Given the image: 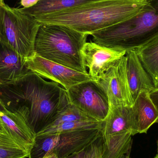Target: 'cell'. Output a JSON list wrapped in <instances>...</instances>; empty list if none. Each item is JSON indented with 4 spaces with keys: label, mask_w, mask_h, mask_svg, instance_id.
<instances>
[{
    "label": "cell",
    "mask_w": 158,
    "mask_h": 158,
    "mask_svg": "<svg viewBox=\"0 0 158 158\" xmlns=\"http://www.w3.org/2000/svg\"><path fill=\"white\" fill-rule=\"evenodd\" d=\"M125 53V51H117L93 41L86 42L81 50L85 66L88 69L87 73L94 81L101 77Z\"/></svg>",
    "instance_id": "obj_9"
},
{
    "label": "cell",
    "mask_w": 158,
    "mask_h": 158,
    "mask_svg": "<svg viewBox=\"0 0 158 158\" xmlns=\"http://www.w3.org/2000/svg\"><path fill=\"white\" fill-rule=\"evenodd\" d=\"M152 7L147 0H99L33 18L40 24L66 26L91 35Z\"/></svg>",
    "instance_id": "obj_2"
},
{
    "label": "cell",
    "mask_w": 158,
    "mask_h": 158,
    "mask_svg": "<svg viewBox=\"0 0 158 158\" xmlns=\"http://www.w3.org/2000/svg\"><path fill=\"white\" fill-rule=\"evenodd\" d=\"M131 152V151H130V152H128V153H126V154H124V155H123L120 158H131V157H130Z\"/></svg>",
    "instance_id": "obj_28"
},
{
    "label": "cell",
    "mask_w": 158,
    "mask_h": 158,
    "mask_svg": "<svg viewBox=\"0 0 158 158\" xmlns=\"http://www.w3.org/2000/svg\"><path fill=\"white\" fill-rule=\"evenodd\" d=\"M40 0H20V3L23 8H29L35 5Z\"/></svg>",
    "instance_id": "obj_24"
},
{
    "label": "cell",
    "mask_w": 158,
    "mask_h": 158,
    "mask_svg": "<svg viewBox=\"0 0 158 158\" xmlns=\"http://www.w3.org/2000/svg\"><path fill=\"white\" fill-rule=\"evenodd\" d=\"M102 131L101 128L59 133L57 145L49 153H55L59 158L79 153L102 135Z\"/></svg>",
    "instance_id": "obj_11"
},
{
    "label": "cell",
    "mask_w": 158,
    "mask_h": 158,
    "mask_svg": "<svg viewBox=\"0 0 158 158\" xmlns=\"http://www.w3.org/2000/svg\"><path fill=\"white\" fill-rule=\"evenodd\" d=\"M132 109L136 134H146L158 119V111L150 98L149 92H141L135 100Z\"/></svg>",
    "instance_id": "obj_15"
},
{
    "label": "cell",
    "mask_w": 158,
    "mask_h": 158,
    "mask_svg": "<svg viewBox=\"0 0 158 158\" xmlns=\"http://www.w3.org/2000/svg\"><path fill=\"white\" fill-rule=\"evenodd\" d=\"M107 95L110 107H132L134 100L130 91L126 71L125 56L119 59L97 80Z\"/></svg>",
    "instance_id": "obj_7"
},
{
    "label": "cell",
    "mask_w": 158,
    "mask_h": 158,
    "mask_svg": "<svg viewBox=\"0 0 158 158\" xmlns=\"http://www.w3.org/2000/svg\"><path fill=\"white\" fill-rule=\"evenodd\" d=\"M6 109L19 114L35 135L51 125L70 104L59 84L31 72L16 83L0 87Z\"/></svg>",
    "instance_id": "obj_1"
},
{
    "label": "cell",
    "mask_w": 158,
    "mask_h": 158,
    "mask_svg": "<svg viewBox=\"0 0 158 158\" xmlns=\"http://www.w3.org/2000/svg\"><path fill=\"white\" fill-rule=\"evenodd\" d=\"M134 50L152 79L155 87H158V36Z\"/></svg>",
    "instance_id": "obj_17"
},
{
    "label": "cell",
    "mask_w": 158,
    "mask_h": 158,
    "mask_svg": "<svg viewBox=\"0 0 158 158\" xmlns=\"http://www.w3.org/2000/svg\"><path fill=\"white\" fill-rule=\"evenodd\" d=\"M67 92L70 103L87 116L103 122L109 112L107 95L101 85L93 80L78 84Z\"/></svg>",
    "instance_id": "obj_6"
},
{
    "label": "cell",
    "mask_w": 158,
    "mask_h": 158,
    "mask_svg": "<svg viewBox=\"0 0 158 158\" xmlns=\"http://www.w3.org/2000/svg\"><path fill=\"white\" fill-rule=\"evenodd\" d=\"M90 146L79 153L73 154L66 158H88L89 155Z\"/></svg>",
    "instance_id": "obj_22"
},
{
    "label": "cell",
    "mask_w": 158,
    "mask_h": 158,
    "mask_svg": "<svg viewBox=\"0 0 158 158\" xmlns=\"http://www.w3.org/2000/svg\"><path fill=\"white\" fill-rule=\"evenodd\" d=\"M26 65L31 72L59 84L67 91L78 84L93 80L88 73L71 69L44 59L35 53L26 58Z\"/></svg>",
    "instance_id": "obj_8"
},
{
    "label": "cell",
    "mask_w": 158,
    "mask_h": 158,
    "mask_svg": "<svg viewBox=\"0 0 158 158\" xmlns=\"http://www.w3.org/2000/svg\"><path fill=\"white\" fill-rule=\"evenodd\" d=\"M89 35L55 24H40L34 43L39 56L71 69L88 73L81 50Z\"/></svg>",
    "instance_id": "obj_3"
},
{
    "label": "cell",
    "mask_w": 158,
    "mask_h": 158,
    "mask_svg": "<svg viewBox=\"0 0 158 158\" xmlns=\"http://www.w3.org/2000/svg\"><path fill=\"white\" fill-rule=\"evenodd\" d=\"M153 7L127 20L91 34L94 42L119 51L134 50L158 36V0Z\"/></svg>",
    "instance_id": "obj_4"
},
{
    "label": "cell",
    "mask_w": 158,
    "mask_h": 158,
    "mask_svg": "<svg viewBox=\"0 0 158 158\" xmlns=\"http://www.w3.org/2000/svg\"><path fill=\"white\" fill-rule=\"evenodd\" d=\"M0 119L5 130L15 141L30 152L35 134L19 114L6 110L0 112Z\"/></svg>",
    "instance_id": "obj_14"
},
{
    "label": "cell",
    "mask_w": 158,
    "mask_h": 158,
    "mask_svg": "<svg viewBox=\"0 0 158 158\" xmlns=\"http://www.w3.org/2000/svg\"><path fill=\"white\" fill-rule=\"evenodd\" d=\"M147 1H148V0H147Z\"/></svg>",
    "instance_id": "obj_32"
},
{
    "label": "cell",
    "mask_w": 158,
    "mask_h": 158,
    "mask_svg": "<svg viewBox=\"0 0 158 158\" xmlns=\"http://www.w3.org/2000/svg\"><path fill=\"white\" fill-rule=\"evenodd\" d=\"M126 71L134 102L142 91L150 93L155 89L152 79L146 71L134 50L126 51Z\"/></svg>",
    "instance_id": "obj_13"
},
{
    "label": "cell",
    "mask_w": 158,
    "mask_h": 158,
    "mask_svg": "<svg viewBox=\"0 0 158 158\" xmlns=\"http://www.w3.org/2000/svg\"><path fill=\"white\" fill-rule=\"evenodd\" d=\"M150 97L158 111V87L155 88L149 93ZM156 123H158V119Z\"/></svg>",
    "instance_id": "obj_23"
},
{
    "label": "cell",
    "mask_w": 158,
    "mask_h": 158,
    "mask_svg": "<svg viewBox=\"0 0 158 158\" xmlns=\"http://www.w3.org/2000/svg\"><path fill=\"white\" fill-rule=\"evenodd\" d=\"M103 122L95 120L69 122L46 127L35 135H46L83 130L101 129L103 128Z\"/></svg>",
    "instance_id": "obj_18"
},
{
    "label": "cell",
    "mask_w": 158,
    "mask_h": 158,
    "mask_svg": "<svg viewBox=\"0 0 158 158\" xmlns=\"http://www.w3.org/2000/svg\"><path fill=\"white\" fill-rule=\"evenodd\" d=\"M136 134L132 107L113 106L103 121L102 133L103 139H108L126 133Z\"/></svg>",
    "instance_id": "obj_12"
},
{
    "label": "cell",
    "mask_w": 158,
    "mask_h": 158,
    "mask_svg": "<svg viewBox=\"0 0 158 158\" xmlns=\"http://www.w3.org/2000/svg\"><path fill=\"white\" fill-rule=\"evenodd\" d=\"M93 120L95 119L87 116L70 103L69 106L59 114L56 120L49 126L57 125L63 123Z\"/></svg>",
    "instance_id": "obj_20"
},
{
    "label": "cell",
    "mask_w": 158,
    "mask_h": 158,
    "mask_svg": "<svg viewBox=\"0 0 158 158\" xmlns=\"http://www.w3.org/2000/svg\"><path fill=\"white\" fill-rule=\"evenodd\" d=\"M26 58L0 40V87L14 84L30 73Z\"/></svg>",
    "instance_id": "obj_10"
},
{
    "label": "cell",
    "mask_w": 158,
    "mask_h": 158,
    "mask_svg": "<svg viewBox=\"0 0 158 158\" xmlns=\"http://www.w3.org/2000/svg\"><path fill=\"white\" fill-rule=\"evenodd\" d=\"M157 152H158V140L157 141Z\"/></svg>",
    "instance_id": "obj_31"
},
{
    "label": "cell",
    "mask_w": 158,
    "mask_h": 158,
    "mask_svg": "<svg viewBox=\"0 0 158 158\" xmlns=\"http://www.w3.org/2000/svg\"><path fill=\"white\" fill-rule=\"evenodd\" d=\"M7 110L5 107L4 105L3 104L2 100L0 98V112H5Z\"/></svg>",
    "instance_id": "obj_26"
},
{
    "label": "cell",
    "mask_w": 158,
    "mask_h": 158,
    "mask_svg": "<svg viewBox=\"0 0 158 158\" xmlns=\"http://www.w3.org/2000/svg\"><path fill=\"white\" fill-rule=\"evenodd\" d=\"M29 154L9 135L0 132V158H26Z\"/></svg>",
    "instance_id": "obj_19"
},
{
    "label": "cell",
    "mask_w": 158,
    "mask_h": 158,
    "mask_svg": "<svg viewBox=\"0 0 158 158\" xmlns=\"http://www.w3.org/2000/svg\"><path fill=\"white\" fill-rule=\"evenodd\" d=\"M0 132H1L4 133H6V132L4 128L3 125L2 123V121H1V119H0Z\"/></svg>",
    "instance_id": "obj_27"
},
{
    "label": "cell",
    "mask_w": 158,
    "mask_h": 158,
    "mask_svg": "<svg viewBox=\"0 0 158 158\" xmlns=\"http://www.w3.org/2000/svg\"><path fill=\"white\" fill-rule=\"evenodd\" d=\"M154 158H158V154H157Z\"/></svg>",
    "instance_id": "obj_30"
},
{
    "label": "cell",
    "mask_w": 158,
    "mask_h": 158,
    "mask_svg": "<svg viewBox=\"0 0 158 158\" xmlns=\"http://www.w3.org/2000/svg\"><path fill=\"white\" fill-rule=\"evenodd\" d=\"M5 3L4 2V0H0V6L3 5Z\"/></svg>",
    "instance_id": "obj_29"
},
{
    "label": "cell",
    "mask_w": 158,
    "mask_h": 158,
    "mask_svg": "<svg viewBox=\"0 0 158 158\" xmlns=\"http://www.w3.org/2000/svg\"><path fill=\"white\" fill-rule=\"evenodd\" d=\"M99 0H40L35 5L29 8H18L31 16H38L77 7Z\"/></svg>",
    "instance_id": "obj_16"
},
{
    "label": "cell",
    "mask_w": 158,
    "mask_h": 158,
    "mask_svg": "<svg viewBox=\"0 0 158 158\" xmlns=\"http://www.w3.org/2000/svg\"><path fill=\"white\" fill-rule=\"evenodd\" d=\"M103 142L102 133V135L90 145L88 158H103L102 155Z\"/></svg>",
    "instance_id": "obj_21"
},
{
    "label": "cell",
    "mask_w": 158,
    "mask_h": 158,
    "mask_svg": "<svg viewBox=\"0 0 158 158\" xmlns=\"http://www.w3.org/2000/svg\"><path fill=\"white\" fill-rule=\"evenodd\" d=\"M43 158H59L56 154L53 153H49L46 154Z\"/></svg>",
    "instance_id": "obj_25"
},
{
    "label": "cell",
    "mask_w": 158,
    "mask_h": 158,
    "mask_svg": "<svg viewBox=\"0 0 158 158\" xmlns=\"http://www.w3.org/2000/svg\"><path fill=\"white\" fill-rule=\"evenodd\" d=\"M40 24L18 8L0 6V40L23 57L34 54V43Z\"/></svg>",
    "instance_id": "obj_5"
}]
</instances>
